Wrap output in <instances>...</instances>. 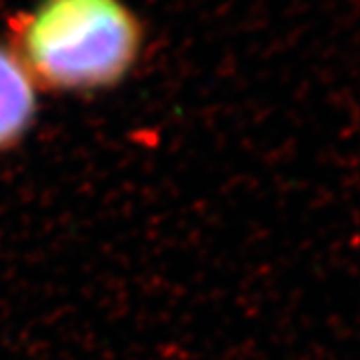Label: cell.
<instances>
[{"label": "cell", "mask_w": 360, "mask_h": 360, "mask_svg": "<svg viewBox=\"0 0 360 360\" xmlns=\"http://www.w3.org/2000/svg\"><path fill=\"white\" fill-rule=\"evenodd\" d=\"M142 28L122 0H40L13 25V49L37 86L106 89L136 63Z\"/></svg>", "instance_id": "6da1fadb"}, {"label": "cell", "mask_w": 360, "mask_h": 360, "mask_svg": "<svg viewBox=\"0 0 360 360\" xmlns=\"http://www.w3.org/2000/svg\"><path fill=\"white\" fill-rule=\"evenodd\" d=\"M37 84L11 49L0 46V150L25 136L37 115Z\"/></svg>", "instance_id": "7a4b0ae2"}]
</instances>
